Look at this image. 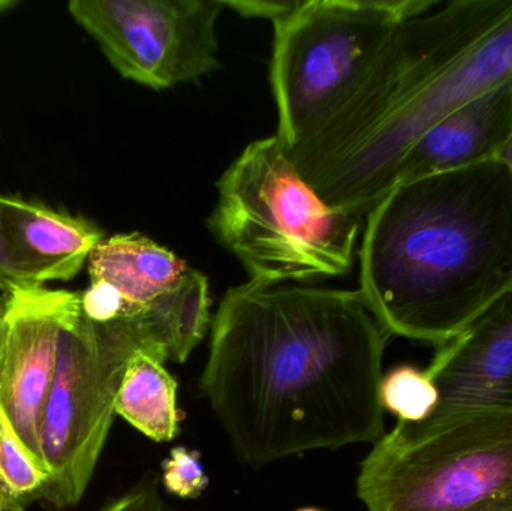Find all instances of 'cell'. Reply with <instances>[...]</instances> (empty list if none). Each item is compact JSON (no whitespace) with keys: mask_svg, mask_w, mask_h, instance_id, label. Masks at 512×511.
Here are the masks:
<instances>
[{"mask_svg":"<svg viewBox=\"0 0 512 511\" xmlns=\"http://www.w3.org/2000/svg\"><path fill=\"white\" fill-rule=\"evenodd\" d=\"M68 9L114 69L141 86L170 89L221 68L222 0H72Z\"/></svg>","mask_w":512,"mask_h":511,"instance_id":"ba28073f","label":"cell"},{"mask_svg":"<svg viewBox=\"0 0 512 511\" xmlns=\"http://www.w3.org/2000/svg\"><path fill=\"white\" fill-rule=\"evenodd\" d=\"M222 2H224L225 8L234 9L237 14L243 15V17L267 18V20L274 23L294 8L295 0L294 2H274V0H270V2H261V0H256V2H246V0L245 2H227V0H222Z\"/></svg>","mask_w":512,"mask_h":511,"instance_id":"ffe728a7","label":"cell"},{"mask_svg":"<svg viewBox=\"0 0 512 511\" xmlns=\"http://www.w3.org/2000/svg\"><path fill=\"white\" fill-rule=\"evenodd\" d=\"M47 474L36 464L0 410V506L26 511L30 498L41 497Z\"/></svg>","mask_w":512,"mask_h":511,"instance_id":"2e32d148","label":"cell"},{"mask_svg":"<svg viewBox=\"0 0 512 511\" xmlns=\"http://www.w3.org/2000/svg\"><path fill=\"white\" fill-rule=\"evenodd\" d=\"M367 511H512V408L397 422L361 464Z\"/></svg>","mask_w":512,"mask_h":511,"instance_id":"5b68a950","label":"cell"},{"mask_svg":"<svg viewBox=\"0 0 512 511\" xmlns=\"http://www.w3.org/2000/svg\"><path fill=\"white\" fill-rule=\"evenodd\" d=\"M162 483L168 494L180 500L200 497L209 486L200 452L188 447H174L162 464Z\"/></svg>","mask_w":512,"mask_h":511,"instance_id":"ac0fdd59","label":"cell"},{"mask_svg":"<svg viewBox=\"0 0 512 511\" xmlns=\"http://www.w3.org/2000/svg\"><path fill=\"white\" fill-rule=\"evenodd\" d=\"M164 363L149 351H137L126 366L116 398V416L156 443H168L179 434L177 381Z\"/></svg>","mask_w":512,"mask_h":511,"instance_id":"5bb4252c","label":"cell"},{"mask_svg":"<svg viewBox=\"0 0 512 511\" xmlns=\"http://www.w3.org/2000/svg\"><path fill=\"white\" fill-rule=\"evenodd\" d=\"M381 404L397 422L421 423L432 417L439 404V392L427 369L400 365L382 377Z\"/></svg>","mask_w":512,"mask_h":511,"instance_id":"e0dca14e","label":"cell"},{"mask_svg":"<svg viewBox=\"0 0 512 511\" xmlns=\"http://www.w3.org/2000/svg\"><path fill=\"white\" fill-rule=\"evenodd\" d=\"M390 338L360 290L249 279L227 291L213 318L201 390L252 467L375 444Z\"/></svg>","mask_w":512,"mask_h":511,"instance_id":"6da1fadb","label":"cell"},{"mask_svg":"<svg viewBox=\"0 0 512 511\" xmlns=\"http://www.w3.org/2000/svg\"><path fill=\"white\" fill-rule=\"evenodd\" d=\"M141 318L167 351L168 362L185 363L209 329V281L203 273L189 269Z\"/></svg>","mask_w":512,"mask_h":511,"instance_id":"9a60e30c","label":"cell"},{"mask_svg":"<svg viewBox=\"0 0 512 511\" xmlns=\"http://www.w3.org/2000/svg\"><path fill=\"white\" fill-rule=\"evenodd\" d=\"M6 333H8V326H6L5 305L2 302L0 303V359L5 350Z\"/></svg>","mask_w":512,"mask_h":511,"instance_id":"603a6c76","label":"cell"},{"mask_svg":"<svg viewBox=\"0 0 512 511\" xmlns=\"http://www.w3.org/2000/svg\"><path fill=\"white\" fill-rule=\"evenodd\" d=\"M512 77V0H451L403 21L312 135L286 150L319 197L363 218L433 125Z\"/></svg>","mask_w":512,"mask_h":511,"instance_id":"7a4b0ae2","label":"cell"},{"mask_svg":"<svg viewBox=\"0 0 512 511\" xmlns=\"http://www.w3.org/2000/svg\"><path fill=\"white\" fill-rule=\"evenodd\" d=\"M146 350L168 362L144 320L96 324L81 311V293L60 332L56 375L42 419L47 483L42 500L56 509L83 498L116 417V398L129 360Z\"/></svg>","mask_w":512,"mask_h":511,"instance_id":"52a82bcc","label":"cell"},{"mask_svg":"<svg viewBox=\"0 0 512 511\" xmlns=\"http://www.w3.org/2000/svg\"><path fill=\"white\" fill-rule=\"evenodd\" d=\"M496 159H499V161H501L502 164L508 168V171H510L512 176V132L510 138L507 140V143H505L504 146H502V149L499 150Z\"/></svg>","mask_w":512,"mask_h":511,"instance_id":"7402d4cb","label":"cell"},{"mask_svg":"<svg viewBox=\"0 0 512 511\" xmlns=\"http://www.w3.org/2000/svg\"><path fill=\"white\" fill-rule=\"evenodd\" d=\"M512 132V77L424 132L403 156L394 185L496 159Z\"/></svg>","mask_w":512,"mask_h":511,"instance_id":"4fadbf2b","label":"cell"},{"mask_svg":"<svg viewBox=\"0 0 512 511\" xmlns=\"http://www.w3.org/2000/svg\"><path fill=\"white\" fill-rule=\"evenodd\" d=\"M297 511H322V510L313 509V507H304V509H298Z\"/></svg>","mask_w":512,"mask_h":511,"instance_id":"cb8c5ba5","label":"cell"},{"mask_svg":"<svg viewBox=\"0 0 512 511\" xmlns=\"http://www.w3.org/2000/svg\"><path fill=\"white\" fill-rule=\"evenodd\" d=\"M427 372L439 392L427 420L512 408V288L438 348Z\"/></svg>","mask_w":512,"mask_h":511,"instance_id":"30bf717a","label":"cell"},{"mask_svg":"<svg viewBox=\"0 0 512 511\" xmlns=\"http://www.w3.org/2000/svg\"><path fill=\"white\" fill-rule=\"evenodd\" d=\"M78 296L33 287L6 294L3 302L8 333L0 359V410L44 473L42 419L56 375L63 321Z\"/></svg>","mask_w":512,"mask_h":511,"instance_id":"9c48e42d","label":"cell"},{"mask_svg":"<svg viewBox=\"0 0 512 511\" xmlns=\"http://www.w3.org/2000/svg\"><path fill=\"white\" fill-rule=\"evenodd\" d=\"M101 511H165L158 479L147 480Z\"/></svg>","mask_w":512,"mask_h":511,"instance_id":"d6986e66","label":"cell"},{"mask_svg":"<svg viewBox=\"0 0 512 511\" xmlns=\"http://www.w3.org/2000/svg\"><path fill=\"white\" fill-rule=\"evenodd\" d=\"M0 201L9 258L24 288L71 281L104 240L87 219L15 195Z\"/></svg>","mask_w":512,"mask_h":511,"instance_id":"7c38bea8","label":"cell"},{"mask_svg":"<svg viewBox=\"0 0 512 511\" xmlns=\"http://www.w3.org/2000/svg\"><path fill=\"white\" fill-rule=\"evenodd\" d=\"M87 267L90 284L81 293V311L96 324L140 320L189 270L174 252L140 233L102 240Z\"/></svg>","mask_w":512,"mask_h":511,"instance_id":"8fae6325","label":"cell"},{"mask_svg":"<svg viewBox=\"0 0 512 511\" xmlns=\"http://www.w3.org/2000/svg\"><path fill=\"white\" fill-rule=\"evenodd\" d=\"M18 290H24V287L18 276L15 275L11 258H9L8 246H6L5 225H3L2 201H0V291H3L5 294H11Z\"/></svg>","mask_w":512,"mask_h":511,"instance_id":"44dd1931","label":"cell"},{"mask_svg":"<svg viewBox=\"0 0 512 511\" xmlns=\"http://www.w3.org/2000/svg\"><path fill=\"white\" fill-rule=\"evenodd\" d=\"M361 218L325 203L277 135L252 141L218 182L210 230L261 284L346 275Z\"/></svg>","mask_w":512,"mask_h":511,"instance_id":"277c9868","label":"cell"},{"mask_svg":"<svg viewBox=\"0 0 512 511\" xmlns=\"http://www.w3.org/2000/svg\"><path fill=\"white\" fill-rule=\"evenodd\" d=\"M360 293L391 336L456 338L512 288V176L499 159L394 185L366 215Z\"/></svg>","mask_w":512,"mask_h":511,"instance_id":"3957f363","label":"cell"},{"mask_svg":"<svg viewBox=\"0 0 512 511\" xmlns=\"http://www.w3.org/2000/svg\"><path fill=\"white\" fill-rule=\"evenodd\" d=\"M439 0H295L274 21L270 83L285 150L324 125L360 86L397 27Z\"/></svg>","mask_w":512,"mask_h":511,"instance_id":"8992f818","label":"cell"}]
</instances>
